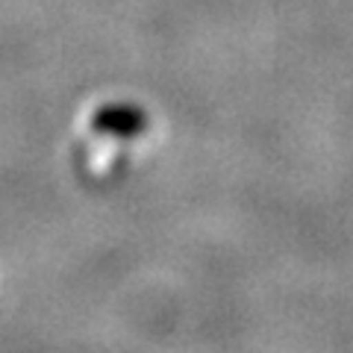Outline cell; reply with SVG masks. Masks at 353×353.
Masks as SVG:
<instances>
[{"instance_id":"1","label":"cell","mask_w":353,"mask_h":353,"mask_svg":"<svg viewBox=\"0 0 353 353\" xmlns=\"http://www.w3.org/2000/svg\"><path fill=\"white\" fill-rule=\"evenodd\" d=\"M92 127L101 132H118V136H130L145 127V115H139L130 106H106L92 118Z\"/></svg>"}]
</instances>
